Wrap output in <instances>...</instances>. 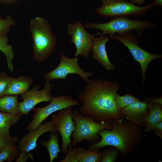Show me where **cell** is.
I'll return each mask as SVG.
<instances>
[{"label":"cell","mask_w":162,"mask_h":162,"mask_svg":"<svg viewBox=\"0 0 162 162\" xmlns=\"http://www.w3.org/2000/svg\"><path fill=\"white\" fill-rule=\"evenodd\" d=\"M120 88L117 81L89 80L78 97L82 102L80 111L99 123H110L115 119L124 118L117 109L115 100V95Z\"/></svg>","instance_id":"obj_1"},{"label":"cell","mask_w":162,"mask_h":162,"mask_svg":"<svg viewBox=\"0 0 162 162\" xmlns=\"http://www.w3.org/2000/svg\"><path fill=\"white\" fill-rule=\"evenodd\" d=\"M110 124L112 129L100 131L98 134L101 140L91 143L88 147V149L113 146L119 150L122 156L126 157L132 154L141 142L143 137L142 129L133 125L124 118L115 119Z\"/></svg>","instance_id":"obj_2"},{"label":"cell","mask_w":162,"mask_h":162,"mask_svg":"<svg viewBox=\"0 0 162 162\" xmlns=\"http://www.w3.org/2000/svg\"><path fill=\"white\" fill-rule=\"evenodd\" d=\"M33 39V56L38 62L46 61L56 48L57 39L46 19L37 16L29 24Z\"/></svg>","instance_id":"obj_3"},{"label":"cell","mask_w":162,"mask_h":162,"mask_svg":"<svg viewBox=\"0 0 162 162\" xmlns=\"http://www.w3.org/2000/svg\"><path fill=\"white\" fill-rule=\"evenodd\" d=\"M108 22L96 23L87 21L84 25L86 28H93L100 30V34L120 33L129 32L132 30L136 31L140 37L146 29L156 28V25L149 21L134 20L130 19L128 16H118L112 17Z\"/></svg>","instance_id":"obj_4"},{"label":"cell","mask_w":162,"mask_h":162,"mask_svg":"<svg viewBox=\"0 0 162 162\" xmlns=\"http://www.w3.org/2000/svg\"><path fill=\"white\" fill-rule=\"evenodd\" d=\"M72 118L75 128L71 135L72 140L71 144L74 146L84 140L91 143L99 141L101 139L98 134L100 131L112 129L110 123L97 122L89 116L81 115L77 110L72 111Z\"/></svg>","instance_id":"obj_5"},{"label":"cell","mask_w":162,"mask_h":162,"mask_svg":"<svg viewBox=\"0 0 162 162\" xmlns=\"http://www.w3.org/2000/svg\"><path fill=\"white\" fill-rule=\"evenodd\" d=\"M109 38L118 40L122 43L129 50L134 60L140 64L141 69L142 80L141 86L145 82L146 73L149 63L153 60L162 58V54H155L148 52L138 45V38L129 32L117 34H109Z\"/></svg>","instance_id":"obj_6"},{"label":"cell","mask_w":162,"mask_h":162,"mask_svg":"<svg viewBox=\"0 0 162 162\" xmlns=\"http://www.w3.org/2000/svg\"><path fill=\"white\" fill-rule=\"evenodd\" d=\"M102 6L94 11L103 17L132 15L138 16L145 14L151 8V4L137 6L129 0H101Z\"/></svg>","instance_id":"obj_7"},{"label":"cell","mask_w":162,"mask_h":162,"mask_svg":"<svg viewBox=\"0 0 162 162\" xmlns=\"http://www.w3.org/2000/svg\"><path fill=\"white\" fill-rule=\"evenodd\" d=\"M80 103L68 95L53 97L48 105L33 109L36 113L32 116L33 119L27 125L26 129L30 131L34 130L51 114L68 107L77 105Z\"/></svg>","instance_id":"obj_8"},{"label":"cell","mask_w":162,"mask_h":162,"mask_svg":"<svg viewBox=\"0 0 162 162\" xmlns=\"http://www.w3.org/2000/svg\"><path fill=\"white\" fill-rule=\"evenodd\" d=\"M67 29L68 35L71 36L70 42L76 46L74 57L80 55L86 59L92 50L94 37L99 35L100 32H98L95 34H90L86 30L84 25L79 21L74 24L69 23Z\"/></svg>","instance_id":"obj_9"},{"label":"cell","mask_w":162,"mask_h":162,"mask_svg":"<svg viewBox=\"0 0 162 162\" xmlns=\"http://www.w3.org/2000/svg\"><path fill=\"white\" fill-rule=\"evenodd\" d=\"M60 61L58 66L53 70L44 74V79L46 81L67 79L69 74H77L87 82L89 80L88 78L94 75L93 73L86 72L80 67L77 57L68 58L63 51L60 52Z\"/></svg>","instance_id":"obj_10"},{"label":"cell","mask_w":162,"mask_h":162,"mask_svg":"<svg viewBox=\"0 0 162 162\" xmlns=\"http://www.w3.org/2000/svg\"><path fill=\"white\" fill-rule=\"evenodd\" d=\"M72 111L71 107L60 110L58 114L52 115L51 121L56 132L60 133L62 140V152L65 154L71 142L70 136L75 128L72 118Z\"/></svg>","instance_id":"obj_11"},{"label":"cell","mask_w":162,"mask_h":162,"mask_svg":"<svg viewBox=\"0 0 162 162\" xmlns=\"http://www.w3.org/2000/svg\"><path fill=\"white\" fill-rule=\"evenodd\" d=\"M54 86L49 81H46L42 90H39L40 86L38 84L30 90L20 94V98L23 100L19 102L18 110L21 114L27 116L37 104L50 101L53 97L50 94Z\"/></svg>","instance_id":"obj_12"},{"label":"cell","mask_w":162,"mask_h":162,"mask_svg":"<svg viewBox=\"0 0 162 162\" xmlns=\"http://www.w3.org/2000/svg\"><path fill=\"white\" fill-rule=\"evenodd\" d=\"M50 131L56 132L51 121L42 123L36 129L30 130L19 141L18 146L19 152H29L34 150L37 146V142L38 138L44 133Z\"/></svg>","instance_id":"obj_13"},{"label":"cell","mask_w":162,"mask_h":162,"mask_svg":"<svg viewBox=\"0 0 162 162\" xmlns=\"http://www.w3.org/2000/svg\"><path fill=\"white\" fill-rule=\"evenodd\" d=\"M147 106V102L140 100L132 103L119 111L121 114L132 124L140 127L143 126Z\"/></svg>","instance_id":"obj_14"},{"label":"cell","mask_w":162,"mask_h":162,"mask_svg":"<svg viewBox=\"0 0 162 162\" xmlns=\"http://www.w3.org/2000/svg\"><path fill=\"white\" fill-rule=\"evenodd\" d=\"M109 38L105 35L100 34L94 38L92 50V56L94 59L98 61L100 64L107 71H114L115 66L110 61L106 50V44Z\"/></svg>","instance_id":"obj_15"},{"label":"cell","mask_w":162,"mask_h":162,"mask_svg":"<svg viewBox=\"0 0 162 162\" xmlns=\"http://www.w3.org/2000/svg\"><path fill=\"white\" fill-rule=\"evenodd\" d=\"M34 82V79L30 76H20L17 78L11 77L4 95L23 94L28 90Z\"/></svg>","instance_id":"obj_16"},{"label":"cell","mask_w":162,"mask_h":162,"mask_svg":"<svg viewBox=\"0 0 162 162\" xmlns=\"http://www.w3.org/2000/svg\"><path fill=\"white\" fill-rule=\"evenodd\" d=\"M147 103V112L143 126L144 131L148 132L152 130L158 123L162 122V105L150 102Z\"/></svg>","instance_id":"obj_17"},{"label":"cell","mask_w":162,"mask_h":162,"mask_svg":"<svg viewBox=\"0 0 162 162\" xmlns=\"http://www.w3.org/2000/svg\"><path fill=\"white\" fill-rule=\"evenodd\" d=\"M21 114H15L0 111V134L10 136V129L15 125L21 118Z\"/></svg>","instance_id":"obj_18"},{"label":"cell","mask_w":162,"mask_h":162,"mask_svg":"<svg viewBox=\"0 0 162 162\" xmlns=\"http://www.w3.org/2000/svg\"><path fill=\"white\" fill-rule=\"evenodd\" d=\"M50 132V138L47 141H40L41 145L45 147L49 153L50 161L52 162L54 159L58 158V153L61 151L59 147V134Z\"/></svg>","instance_id":"obj_19"},{"label":"cell","mask_w":162,"mask_h":162,"mask_svg":"<svg viewBox=\"0 0 162 162\" xmlns=\"http://www.w3.org/2000/svg\"><path fill=\"white\" fill-rule=\"evenodd\" d=\"M19 103L17 95H4L0 97V111L21 114L18 110Z\"/></svg>","instance_id":"obj_20"},{"label":"cell","mask_w":162,"mask_h":162,"mask_svg":"<svg viewBox=\"0 0 162 162\" xmlns=\"http://www.w3.org/2000/svg\"><path fill=\"white\" fill-rule=\"evenodd\" d=\"M100 149L95 148L89 150L77 148L76 159L78 162H100L101 156Z\"/></svg>","instance_id":"obj_21"},{"label":"cell","mask_w":162,"mask_h":162,"mask_svg":"<svg viewBox=\"0 0 162 162\" xmlns=\"http://www.w3.org/2000/svg\"><path fill=\"white\" fill-rule=\"evenodd\" d=\"M8 38L6 36L0 37V50L5 55L8 69L11 72L14 71L13 63L14 58V52L12 46L8 44Z\"/></svg>","instance_id":"obj_22"},{"label":"cell","mask_w":162,"mask_h":162,"mask_svg":"<svg viewBox=\"0 0 162 162\" xmlns=\"http://www.w3.org/2000/svg\"><path fill=\"white\" fill-rule=\"evenodd\" d=\"M115 100L117 109L119 111L132 103L140 100L135 96L131 94H126L121 96L117 93L115 95Z\"/></svg>","instance_id":"obj_23"},{"label":"cell","mask_w":162,"mask_h":162,"mask_svg":"<svg viewBox=\"0 0 162 162\" xmlns=\"http://www.w3.org/2000/svg\"><path fill=\"white\" fill-rule=\"evenodd\" d=\"M18 146H7L0 152V162L5 161L11 162L16 159L20 153Z\"/></svg>","instance_id":"obj_24"},{"label":"cell","mask_w":162,"mask_h":162,"mask_svg":"<svg viewBox=\"0 0 162 162\" xmlns=\"http://www.w3.org/2000/svg\"><path fill=\"white\" fill-rule=\"evenodd\" d=\"M119 153L116 147L110 146L108 149L101 152L100 162H116Z\"/></svg>","instance_id":"obj_25"},{"label":"cell","mask_w":162,"mask_h":162,"mask_svg":"<svg viewBox=\"0 0 162 162\" xmlns=\"http://www.w3.org/2000/svg\"><path fill=\"white\" fill-rule=\"evenodd\" d=\"M15 23V21L10 16L5 19L0 17V37L6 35Z\"/></svg>","instance_id":"obj_26"},{"label":"cell","mask_w":162,"mask_h":162,"mask_svg":"<svg viewBox=\"0 0 162 162\" xmlns=\"http://www.w3.org/2000/svg\"><path fill=\"white\" fill-rule=\"evenodd\" d=\"M19 141V138L16 136H8L0 134V148H4L7 146L16 145Z\"/></svg>","instance_id":"obj_27"},{"label":"cell","mask_w":162,"mask_h":162,"mask_svg":"<svg viewBox=\"0 0 162 162\" xmlns=\"http://www.w3.org/2000/svg\"><path fill=\"white\" fill-rule=\"evenodd\" d=\"M11 77L5 72L0 71V97L4 95Z\"/></svg>","instance_id":"obj_28"},{"label":"cell","mask_w":162,"mask_h":162,"mask_svg":"<svg viewBox=\"0 0 162 162\" xmlns=\"http://www.w3.org/2000/svg\"><path fill=\"white\" fill-rule=\"evenodd\" d=\"M73 146L71 144L69 145L66 156L60 162H78L76 158L77 148L76 146L73 148Z\"/></svg>","instance_id":"obj_29"},{"label":"cell","mask_w":162,"mask_h":162,"mask_svg":"<svg viewBox=\"0 0 162 162\" xmlns=\"http://www.w3.org/2000/svg\"><path fill=\"white\" fill-rule=\"evenodd\" d=\"M33 154L26 151L20 152L16 158V162H26L31 158L33 160Z\"/></svg>","instance_id":"obj_30"},{"label":"cell","mask_w":162,"mask_h":162,"mask_svg":"<svg viewBox=\"0 0 162 162\" xmlns=\"http://www.w3.org/2000/svg\"><path fill=\"white\" fill-rule=\"evenodd\" d=\"M152 130L155 134L161 139H162V122L157 124Z\"/></svg>","instance_id":"obj_31"},{"label":"cell","mask_w":162,"mask_h":162,"mask_svg":"<svg viewBox=\"0 0 162 162\" xmlns=\"http://www.w3.org/2000/svg\"><path fill=\"white\" fill-rule=\"evenodd\" d=\"M145 101L146 102L157 103L162 105V97L161 95L158 97L147 98L145 99Z\"/></svg>","instance_id":"obj_32"},{"label":"cell","mask_w":162,"mask_h":162,"mask_svg":"<svg viewBox=\"0 0 162 162\" xmlns=\"http://www.w3.org/2000/svg\"><path fill=\"white\" fill-rule=\"evenodd\" d=\"M133 4L141 6L143 5L146 0H129Z\"/></svg>","instance_id":"obj_33"},{"label":"cell","mask_w":162,"mask_h":162,"mask_svg":"<svg viewBox=\"0 0 162 162\" xmlns=\"http://www.w3.org/2000/svg\"><path fill=\"white\" fill-rule=\"evenodd\" d=\"M152 6L154 5H158L162 7V0H155L154 2L152 4H151Z\"/></svg>","instance_id":"obj_34"},{"label":"cell","mask_w":162,"mask_h":162,"mask_svg":"<svg viewBox=\"0 0 162 162\" xmlns=\"http://www.w3.org/2000/svg\"><path fill=\"white\" fill-rule=\"evenodd\" d=\"M3 148H0V152L2 151Z\"/></svg>","instance_id":"obj_35"}]
</instances>
